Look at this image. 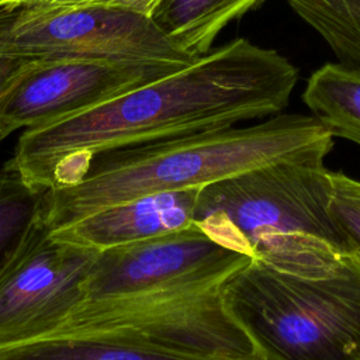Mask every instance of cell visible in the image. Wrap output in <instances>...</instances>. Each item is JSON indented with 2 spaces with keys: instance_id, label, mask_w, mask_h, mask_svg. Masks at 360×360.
Wrapping results in <instances>:
<instances>
[{
  "instance_id": "obj_1",
  "label": "cell",
  "mask_w": 360,
  "mask_h": 360,
  "mask_svg": "<svg viewBox=\"0 0 360 360\" xmlns=\"http://www.w3.org/2000/svg\"><path fill=\"white\" fill-rule=\"evenodd\" d=\"M297 82L298 69L281 53L238 38L93 108L25 129L6 165L34 188L66 187L98 153L276 115Z\"/></svg>"
},
{
  "instance_id": "obj_2",
  "label": "cell",
  "mask_w": 360,
  "mask_h": 360,
  "mask_svg": "<svg viewBox=\"0 0 360 360\" xmlns=\"http://www.w3.org/2000/svg\"><path fill=\"white\" fill-rule=\"evenodd\" d=\"M333 136L312 117L278 114L225 128L98 153L82 180L46 193L51 231L129 200L208 184L284 160H323Z\"/></svg>"
},
{
  "instance_id": "obj_3",
  "label": "cell",
  "mask_w": 360,
  "mask_h": 360,
  "mask_svg": "<svg viewBox=\"0 0 360 360\" xmlns=\"http://www.w3.org/2000/svg\"><path fill=\"white\" fill-rule=\"evenodd\" d=\"M323 160H284L200 190L194 224L219 245L283 273L322 278L354 253L330 210Z\"/></svg>"
},
{
  "instance_id": "obj_4",
  "label": "cell",
  "mask_w": 360,
  "mask_h": 360,
  "mask_svg": "<svg viewBox=\"0 0 360 360\" xmlns=\"http://www.w3.org/2000/svg\"><path fill=\"white\" fill-rule=\"evenodd\" d=\"M228 314L264 360H360V253L322 278L250 260L222 285Z\"/></svg>"
},
{
  "instance_id": "obj_5",
  "label": "cell",
  "mask_w": 360,
  "mask_h": 360,
  "mask_svg": "<svg viewBox=\"0 0 360 360\" xmlns=\"http://www.w3.org/2000/svg\"><path fill=\"white\" fill-rule=\"evenodd\" d=\"M0 58L100 60L179 70L197 58L181 51L152 20L101 7L0 6Z\"/></svg>"
},
{
  "instance_id": "obj_6",
  "label": "cell",
  "mask_w": 360,
  "mask_h": 360,
  "mask_svg": "<svg viewBox=\"0 0 360 360\" xmlns=\"http://www.w3.org/2000/svg\"><path fill=\"white\" fill-rule=\"evenodd\" d=\"M221 291L222 287L80 302L46 336L114 333L176 352L262 357L228 314Z\"/></svg>"
},
{
  "instance_id": "obj_7",
  "label": "cell",
  "mask_w": 360,
  "mask_h": 360,
  "mask_svg": "<svg viewBox=\"0 0 360 360\" xmlns=\"http://www.w3.org/2000/svg\"><path fill=\"white\" fill-rule=\"evenodd\" d=\"M250 260L193 224L98 250L82 287V302L221 288Z\"/></svg>"
},
{
  "instance_id": "obj_8",
  "label": "cell",
  "mask_w": 360,
  "mask_h": 360,
  "mask_svg": "<svg viewBox=\"0 0 360 360\" xmlns=\"http://www.w3.org/2000/svg\"><path fill=\"white\" fill-rule=\"evenodd\" d=\"M98 250L58 240L45 215L0 266V346L49 335L82 302Z\"/></svg>"
},
{
  "instance_id": "obj_9",
  "label": "cell",
  "mask_w": 360,
  "mask_h": 360,
  "mask_svg": "<svg viewBox=\"0 0 360 360\" xmlns=\"http://www.w3.org/2000/svg\"><path fill=\"white\" fill-rule=\"evenodd\" d=\"M173 72L100 60H25L0 91V143L20 128L83 112Z\"/></svg>"
},
{
  "instance_id": "obj_10",
  "label": "cell",
  "mask_w": 360,
  "mask_h": 360,
  "mask_svg": "<svg viewBox=\"0 0 360 360\" xmlns=\"http://www.w3.org/2000/svg\"><path fill=\"white\" fill-rule=\"evenodd\" d=\"M201 188L162 191L101 210L51 231L58 240L97 250L181 231L194 224Z\"/></svg>"
},
{
  "instance_id": "obj_11",
  "label": "cell",
  "mask_w": 360,
  "mask_h": 360,
  "mask_svg": "<svg viewBox=\"0 0 360 360\" xmlns=\"http://www.w3.org/2000/svg\"><path fill=\"white\" fill-rule=\"evenodd\" d=\"M0 360H264L176 352L114 333L44 336L0 346Z\"/></svg>"
},
{
  "instance_id": "obj_12",
  "label": "cell",
  "mask_w": 360,
  "mask_h": 360,
  "mask_svg": "<svg viewBox=\"0 0 360 360\" xmlns=\"http://www.w3.org/2000/svg\"><path fill=\"white\" fill-rule=\"evenodd\" d=\"M264 0H162L152 14L156 25L184 52L205 55L218 34Z\"/></svg>"
},
{
  "instance_id": "obj_13",
  "label": "cell",
  "mask_w": 360,
  "mask_h": 360,
  "mask_svg": "<svg viewBox=\"0 0 360 360\" xmlns=\"http://www.w3.org/2000/svg\"><path fill=\"white\" fill-rule=\"evenodd\" d=\"M302 100L332 136L360 145V69L325 63L307 80Z\"/></svg>"
},
{
  "instance_id": "obj_14",
  "label": "cell",
  "mask_w": 360,
  "mask_h": 360,
  "mask_svg": "<svg viewBox=\"0 0 360 360\" xmlns=\"http://www.w3.org/2000/svg\"><path fill=\"white\" fill-rule=\"evenodd\" d=\"M330 48L338 62L360 69V0H285Z\"/></svg>"
},
{
  "instance_id": "obj_15",
  "label": "cell",
  "mask_w": 360,
  "mask_h": 360,
  "mask_svg": "<svg viewBox=\"0 0 360 360\" xmlns=\"http://www.w3.org/2000/svg\"><path fill=\"white\" fill-rule=\"evenodd\" d=\"M46 193L30 186L7 165L0 166V266L32 224L45 215Z\"/></svg>"
},
{
  "instance_id": "obj_16",
  "label": "cell",
  "mask_w": 360,
  "mask_h": 360,
  "mask_svg": "<svg viewBox=\"0 0 360 360\" xmlns=\"http://www.w3.org/2000/svg\"><path fill=\"white\" fill-rule=\"evenodd\" d=\"M330 210L352 246L360 253V180L330 172Z\"/></svg>"
},
{
  "instance_id": "obj_17",
  "label": "cell",
  "mask_w": 360,
  "mask_h": 360,
  "mask_svg": "<svg viewBox=\"0 0 360 360\" xmlns=\"http://www.w3.org/2000/svg\"><path fill=\"white\" fill-rule=\"evenodd\" d=\"M162 0H7V3H18L38 7H101L134 11L152 17L153 11Z\"/></svg>"
},
{
  "instance_id": "obj_18",
  "label": "cell",
  "mask_w": 360,
  "mask_h": 360,
  "mask_svg": "<svg viewBox=\"0 0 360 360\" xmlns=\"http://www.w3.org/2000/svg\"><path fill=\"white\" fill-rule=\"evenodd\" d=\"M25 60L17 59H1L0 58V91L4 89L7 82L13 77V75L21 68Z\"/></svg>"
},
{
  "instance_id": "obj_19",
  "label": "cell",
  "mask_w": 360,
  "mask_h": 360,
  "mask_svg": "<svg viewBox=\"0 0 360 360\" xmlns=\"http://www.w3.org/2000/svg\"><path fill=\"white\" fill-rule=\"evenodd\" d=\"M6 1H7V0H0V6H3Z\"/></svg>"
}]
</instances>
